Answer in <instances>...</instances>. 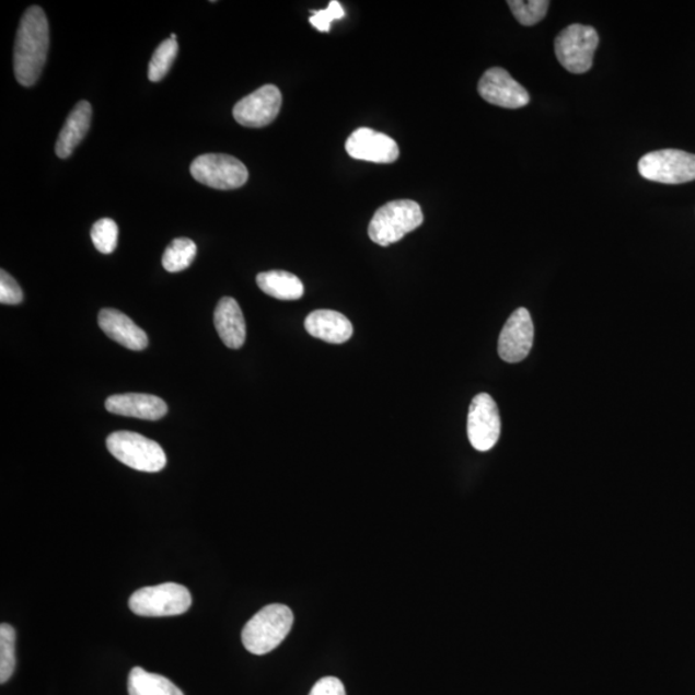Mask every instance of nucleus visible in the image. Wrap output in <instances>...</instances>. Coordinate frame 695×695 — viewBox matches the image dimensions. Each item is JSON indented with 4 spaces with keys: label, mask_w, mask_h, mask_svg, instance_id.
Listing matches in <instances>:
<instances>
[{
    "label": "nucleus",
    "mask_w": 695,
    "mask_h": 695,
    "mask_svg": "<svg viewBox=\"0 0 695 695\" xmlns=\"http://www.w3.org/2000/svg\"><path fill=\"white\" fill-rule=\"evenodd\" d=\"M49 48V26L46 13L33 5L22 16L14 43V76L24 86H32L42 74Z\"/></svg>",
    "instance_id": "f257e3e1"
},
{
    "label": "nucleus",
    "mask_w": 695,
    "mask_h": 695,
    "mask_svg": "<svg viewBox=\"0 0 695 695\" xmlns=\"http://www.w3.org/2000/svg\"><path fill=\"white\" fill-rule=\"evenodd\" d=\"M344 16H346V12H344L341 4L338 0H333L326 10L312 11L310 22L318 32L328 33L332 28V22L341 20Z\"/></svg>",
    "instance_id": "a878e982"
},
{
    "label": "nucleus",
    "mask_w": 695,
    "mask_h": 695,
    "mask_svg": "<svg viewBox=\"0 0 695 695\" xmlns=\"http://www.w3.org/2000/svg\"><path fill=\"white\" fill-rule=\"evenodd\" d=\"M508 4L519 24L533 26L545 19L551 2L547 0H510Z\"/></svg>",
    "instance_id": "b1692460"
},
{
    "label": "nucleus",
    "mask_w": 695,
    "mask_h": 695,
    "mask_svg": "<svg viewBox=\"0 0 695 695\" xmlns=\"http://www.w3.org/2000/svg\"><path fill=\"white\" fill-rule=\"evenodd\" d=\"M599 35L594 27L574 24L556 36L554 46L563 68L574 74H584L594 62Z\"/></svg>",
    "instance_id": "423d86ee"
},
{
    "label": "nucleus",
    "mask_w": 695,
    "mask_h": 695,
    "mask_svg": "<svg viewBox=\"0 0 695 695\" xmlns=\"http://www.w3.org/2000/svg\"><path fill=\"white\" fill-rule=\"evenodd\" d=\"M215 325L219 338L231 349H240L246 340V325L243 311L235 299L219 300L215 312Z\"/></svg>",
    "instance_id": "dca6fc26"
},
{
    "label": "nucleus",
    "mask_w": 695,
    "mask_h": 695,
    "mask_svg": "<svg viewBox=\"0 0 695 695\" xmlns=\"http://www.w3.org/2000/svg\"><path fill=\"white\" fill-rule=\"evenodd\" d=\"M259 289L280 300H298L304 294V285L296 275L285 270H269L257 276Z\"/></svg>",
    "instance_id": "6ab92c4d"
},
{
    "label": "nucleus",
    "mask_w": 695,
    "mask_h": 695,
    "mask_svg": "<svg viewBox=\"0 0 695 695\" xmlns=\"http://www.w3.org/2000/svg\"><path fill=\"white\" fill-rule=\"evenodd\" d=\"M22 300H24V292L18 281L5 270H0V303L16 305Z\"/></svg>",
    "instance_id": "bb28decb"
},
{
    "label": "nucleus",
    "mask_w": 695,
    "mask_h": 695,
    "mask_svg": "<svg viewBox=\"0 0 695 695\" xmlns=\"http://www.w3.org/2000/svg\"><path fill=\"white\" fill-rule=\"evenodd\" d=\"M535 327L529 310H517L505 324L499 338V355L501 360L509 363H518L529 357Z\"/></svg>",
    "instance_id": "f8f14e48"
},
{
    "label": "nucleus",
    "mask_w": 695,
    "mask_h": 695,
    "mask_svg": "<svg viewBox=\"0 0 695 695\" xmlns=\"http://www.w3.org/2000/svg\"><path fill=\"white\" fill-rule=\"evenodd\" d=\"M108 413L136 417L141 420H160L167 414L165 402L151 394L128 393L108 397L106 401Z\"/></svg>",
    "instance_id": "4468645a"
},
{
    "label": "nucleus",
    "mask_w": 695,
    "mask_h": 695,
    "mask_svg": "<svg viewBox=\"0 0 695 695\" xmlns=\"http://www.w3.org/2000/svg\"><path fill=\"white\" fill-rule=\"evenodd\" d=\"M282 105V94L276 85H263L239 101L233 107V118L246 128H263L273 123Z\"/></svg>",
    "instance_id": "9d476101"
},
{
    "label": "nucleus",
    "mask_w": 695,
    "mask_h": 695,
    "mask_svg": "<svg viewBox=\"0 0 695 695\" xmlns=\"http://www.w3.org/2000/svg\"><path fill=\"white\" fill-rule=\"evenodd\" d=\"M16 668V632L9 624L0 626V683L9 682Z\"/></svg>",
    "instance_id": "4be33fe9"
},
{
    "label": "nucleus",
    "mask_w": 695,
    "mask_h": 695,
    "mask_svg": "<svg viewBox=\"0 0 695 695\" xmlns=\"http://www.w3.org/2000/svg\"><path fill=\"white\" fill-rule=\"evenodd\" d=\"M424 216L420 205L413 200H394L377 210L369 225V236L375 244L398 243L407 233L419 229Z\"/></svg>",
    "instance_id": "7ed1b4c3"
},
{
    "label": "nucleus",
    "mask_w": 695,
    "mask_h": 695,
    "mask_svg": "<svg viewBox=\"0 0 695 695\" xmlns=\"http://www.w3.org/2000/svg\"><path fill=\"white\" fill-rule=\"evenodd\" d=\"M480 97L503 108H521L530 104V94L507 70L489 69L478 84Z\"/></svg>",
    "instance_id": "9b49d317"
},
{
    "label": "nucleus",
    "mask_w": 695,
    "mask_h": 695,
    "mask_svg": "<svg viewBox=\"0 0 695 695\" xmlns=\"http://www.w3.org/2000/svg\"><path fill=\"white\" fill-rule=\"evenodd\" d=\"M128 693L129 695H185L170 679L151 674L141 668L130 671Z\"/></svg>",
    "instance_id": "aec40b11"
},
{
    "label": "nucleus",
    "mask_w": 695,
    "mask_h": 695,
    "mask_svg": "<svg viewBox=\"0 0 695 695\" xmlns=\"http://www.w3.org/2000/svg\"><path fill=\"white\" fill-rule=\"evenodd\" d=\"M171 39H173V40L177 39V35L172 34V35H171Z\"/></svg>",
    "instance_id": "c85d7f7f"
},
{
    "label": "nucleus",
    "mask_w": 695,
    "mask_h": 695,
    "mask_svg": "<svg viewBox=\"0 0 695 695\" xmlns=\"http://www.w3.org/2000/svg\"><path fill=\"white\" fill-rule=\"evenodd\" d=\"M193 604L192 594L182 584L167 582L143 588L129 599L131 612L142 617H171L186 613Z\"/></svg>",
    "instance_id": "39448f33"
},
{
    "label": "nucleus",
    "mask_w": 695,
    "mask_h": 695,
    "mask_svg": "<svg viewBox=\"0 0 695 695\" xmlns=\"http://www.w3.org/2000/svg\"><path fill=\"white\" fill-rule=\"evenodd\" d=\"M197 247L193 240L175 239L173 243L166 247L163 255V266L171 274L181 273L193 265L196 257Z\"/></svg>",
    "instance_id": "412c9836"
},
{
    "label": "nucleus",
    "mask_w": 695,
    "mask_h": 695,
    "mask_svg": "<svg viewBox=\"0 0 695 695\" xmlns=\"http://www.w3.org/2000/svg\"><path fill=\"white\" fill-rule=\"evenodd\" d=\"M294 614L287 605L265 606L247 622L243 630V644L248 652L257 656L273 652L289 635Z\"/></svg>",
    "instance_id": "f03ea898"
},
{
    "label": "nucleus",
    "mask_w": 695,
    "mask_h": 695,
    "mask_svg": "<svg viewBox=\"0 0 695 695\" xmlns=\"http://www.w3.org/2000/svg\"><path fill=\"white\" fill-rule=\"evenodd\" d=\"M99 325L109 339L130 350H143L149 346L148 334L120 311L102 310L99 314Z\"/></svg>",
    "instance_id": "2eb2a0df"
},
{
    "label": "nucleus",
    "mask_w": 695,
    "mask_h": 695,
    "mask_svg": "<svg viewBox=\"0 0 695 695\" xmlns=\"http://www.w3.org/2000/svg\"><path fill=\"white\" fill-rule=\"evenodd\" d=\"M107 449L120 463L139 472L158 473L166 465L160 444L134 431H115L108 436Z\"/></svg>",
    "instance_id": "20e7f679"
},
{
    "label": "nucleus",
    "mask_w": 695,
    "mask_h": 695,
    "mask_svg": "<svg viewBox=\"0 0 695 695\" xmlns=\"http://www.w3.org/2000/svg\"><path fill=\"white\" fill-rule=\"evenodd\" d=\"M639 173L648 181L680 185L695 181V155L682 150H658L639 161Z\"/></svg>",
    "instance_id": "0eeeda50"
},
{
    "label": "nucleus",
    "mask_w": 695,
    "mask_h": 695,
    "mask_svg": "<svg viewBox=\"0 0 695 695\" xmlns=\"http://www.w3.org/2000/svg\"><path fill=\"white\" fill-rule=\"evenodd\" d=\"M310 695H347V693L338 677L327 676L314 684Z\"/></svg>",
    "instance_id": "cd10ccee"
},
{
    "label": "nucleus",
    "mask_w": 695,
    "mask_h": 695,
    "mask_svg": "<svg viewBox=\"0 0 695 695\" xmlns=\"http://www.w3.org/2000/svg\"><path fill=\"white\" fill-rule=\"evenodd\" d=\"M305 331L313 338L331 344H343L352 338L354 326L341 313L331 310H318L310 313L304 322Z\"/></svg>",
    "instance_id": "f3484780"
},
{
    "label": "nucleus",
    "mask_w": 695,
    "mask_h": 695,
    "mask_svg": "<svg viewBox=\"0 0 695 695\" xmlns=\"http://www.w3.org/2000/svg\"><path fill=\"white\" fill-rule=\"evenodd\" d=\"M177 40L166 39L160 44L153 54L149 65V79L151 82H160L170 72L175 57L178 55Z\"/></svg>",
    "instance_id": "5701e85b"
},
{
    "label": "nucleus",
    "mask_w": 695,
    "mask_h": 695,
    "mask_svg": "<svg viewBox=\"0 0 695 695\" xmlns=\"http://www.w3.org/2000/svg\"><path fill=\"white\" fill-rule=\"evenodd\" d=\"M189 171L201 185L216 189H236L243 187L248 178L246 166L224 153H205L194 160Z\"/></svg>",
    "instance_id": "6e6552de"
},
{
    "label": "nucleus",
    "mask_w": 695,
    "mask_h": 695,
    "mask_svg": "<svg viewBox=\"0 0 695 695\" xmlns=\"http://www.w3.org/2000/svg\"><path fill=\"white\" fill-rule=\"evenodd\" d=\"M346 150L350 158L370 163L392 164L399 158L397 142L371 128L356 129L347 139Z\"/></svg>",
    "instance_id": "ddd939ff"
},
{
    "label": "nucleus",
    "mask_w": 695,
    "mask_h": 695,
    "mask_svg": "<svg viewBox=\"0 0 695 695\" xmlns=\"http://www.w3.org/2000/svg\"><path fill=\"white\" fill-rule=\"evenodd\" d=\"M501 435V417L496 402L489 394L475 396L467 415V437L473 448L480 452L493 450Z\"/></svg>",
    "instance_id": "1a4fd4ad"
},
{
    "label": "nucleus",
    "mask_w": 695,
    "mask_h": 695,
    "mask_svg": "<svg viewBox=\"0 0 695 695\" xmlns=\"http://www.w3.org/2000/svg\"><path fill=\"white\" fill-rule=\"evenodd\" d=\"M91 238L100 253L112 254L116 246H118V224H116L113 219H100V221L92 227Z\"/></svg>",
    "instance_id": "393cba45"
},
{
    "label": "nucleus",
    "mask_w": 695,
    "mask_h": 695,
    "mask_svg": "<svg viewBox=\"0 0 695 695\" xmlns=\"http://www.w3.org/2000/svg\"><path fill=\"white\" fill-rule=\"evenodd\" d=\"M92 120V106L90 102L80 101L72 109L69 118L66 119L65 126L58 136L56 143V155L61 159L69 158L83 141L88 130H90Z\"/></svg>",
    "instance_id": "a211bd4d"
}]
</instances>
